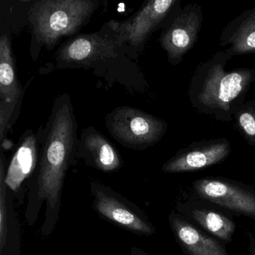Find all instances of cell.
I'll return each instance as SVG.
<instances>
[{"label":"cell","instance_id":"obj_10","mask_svg":"<svg viewBox=\"0 0 255 255\" xmlns=\"http://www.w3.org/2000/svg\"><path fill=\"white\" fill-rule=\"evenodd\" d=\"M231 144L226 138L196 141L180 149L163 164L166 174L193 172L226 160L231 153Z\"/></svg>","mask_w":255,"mask_h":255},{"label":"cell","instance_id":"obj_7","mask_svg":"<svg viewBox=\"0 0 255 255\" xmlns=\"http://www.w3.org/2000/svg\"><path fill=\"white\" fill-rule=\"evenodd\" d=\"M202 8L197 3L178 7L172 13L159 37V44L166 52L173 66L179 65L198 40L203 23Z\"/></svg>","mask_w":255,"mask_h":255},{"label":"cell","instance_id":"obj_5","mask_svg":"<svg viewBox=\"0 0 255 255\" xmlns=\"http://www.w3.org/2000/svg\"><path fill=\"white\" fill-rule=\"evenodd\" d=\"M192 191L194 198L255 220V186L224 177H210L194 180Z\"/></svg>","mask_w":255,"mask_h":255},{"label":"cell","instance_id":"obj_21","mask_svg":"<svg viewBox=\"0 0 255 255\" xmlns=\"http://www.w3.org/2000/svg\"><path fill=\"white\" fill-rule=\"evenodd\" d=\"M130 255H151L143 249L138 247H132L130 249Z\"/></svg>","mask_w":255,"mask_h":255},{"label":"cell","instance_id":"obj_1","mask_svg":"<svg viewBox=\"0 0 255 255\" xmlns=\"http://www.w3.org/2000/svg\"><path fill=\"white\" fill-rule=\"evenodd\" d=\"M41 159L36 177L29 187L25 217L35 222L43 204L42 230L51 233L59 219L62 189L67 172L77 157V124L68 94L59 95L41 135Z\"/></svg>","mask_w":255,"mask_h":255},{"label":"cell","instance_id":"obj_14","mask_svg":"<svg viewBox=\"0 0 255 255\" xmlns=\"http://www.w3.org/2000/svg\"><path fill=\"white\" fill-rule=\"evenodd\" d=\"M219 45L231 56L255 53V5L239 14L224 28Z\"/></svg>","mask_w":255,"mask_h":255},{"label":"cell","instance_id":"obj_6","mask_svg":"<svg viewBox=\"0 0 255 255\" xmlns=\"http://www.w3.org/2000/svg\"><path fill=\"white\" fill-rule=\"evenodd\" d=\"M91 193L94 208L101 217L139 235L151 236L156 233L144 212L110 186L92 182Z\"/></svg>","mask_w":255,"mask_h":255},{"label":"cell","instance_id":"obj_19","mask_svg":"<svg viewBox=\"0 0 255 255\" xmlns=\"http://www.w3.org/2000/svg\"><path fill=\"white\" fill-rule=\"evenodd\" d=\"M249 253L248 255H255V235L249 234Z\"/></svg>","mask_w":255,"mask_h":255},{"label":"cell","instance_id":"obj_20","mask_svg":"<svg viewBox=\"0 0 255 255\" xmlns=\"http://www.w3.org/2000/svg\"><path fill=\"white\" fill-rule=\"evenodd\" d=\"M1 145H2V150H9L10 149L12 148L13 146H14V143H13L11 140L5 138L1 141Z\"/></svg>","mask_w":255,"mask_h":255},{"label":"cell","instance_id":"obj_15","mask_svg":"<svg viewBox=\"0 0 255 255\" xmlns=\"http://www.w3.org/2000/svg\"><path fill=\"white\" fill-rule=\"evenodd\" d=\"M41 135L27 131L20 138L5 172V183L11 190L17 192L23 182L32 175L38 162Z\"/></svg>","mask_w":255,"mask_h":255},{"label":"cell","instance_id":"obj_16","mask_svg":"<svg viewBox=\"0 0 255 255\" xmlns=\"http://www.w3.org/2000/svg\"><path fill=\"white\" fill-rule=\"evenodd\" d=\"M20 95L11 41L5 34L0 38V107L12 113Z\"/></svg>","mask_w":255,"mask_h":255},{"label":"cell","instance_id":"obj_11","mask_svg":"<svg viewBox=\"0 0 255 255\" xmlns=\"http://www.w3.org/2000/svg\"><path fill=\"white\" fill-rule=\"evenodd\" d=\"M175 210L186 220L224 244L232 242L237 224L228 210L210 201L194 197L177 203Z\"/></svg>","mask_w":255,"mask_h":255},{"label":"cell","instance_id":"obj_18","mask_svg":"<svg viewBox=\"0 0 255 255\" xmlns=\"http://www.w3.org/2000/svg\"><path fill=\"white\" fill-rule=\"evenodd\" d=\"M5 166L2 155L0 159V250L2 252L8 237V212H7V186Z\"/></svg>","mask_w":255,"mask_h":255},{"label":"cell","instance_id":"obj_8","mask_svg":"<svg viewBox=\"0 0 255 255\" xmlns=\"http://www.w3.org/2000/svg\"><path fill=\"white\" fill-rule=\"evenodd\" d=\"M179 0H152L146 2L132 17L122 22L112 20L109 26L121 45L125 43L138 47L145 44L150 35L166 24L172 13L180 7Z\"/></svg>","mask_w":255,"mask_h":255},{"label":"cell","instance_id":"obj_3","mask_svg":"<svg viewBox=\"0 0 255 255\" xmlns=\"http://www.w3.org/2000/svg\"><path fill=\"white\" fill-rule=\"evenodd\" d=\"M92 0H41L29 10L33 39L51 50L65 37L76 35L98 8Z\"/></svg>","mask_w":255,"mask_h":255},{"label":"cell","instance_id":"obj_2","mask_svg":"<svg viewBox=\"0 0 255 255\" xmlns=\"http://www.w3.org/2000/svg\"><path fill=\"white\" fill-rule=\"evenodd\" d=\"M232 57L225 50L215 53L195 69L188 89L189 102L196 111L223 122L234 120V112L255 82L252 68L226 71Z\"/></svg>","mask_w":255,"mask_h":255},{"label":"cell","instance_id":"obj_4","mask_svg":"<svg viewBox=\"0 0 255 255\" xmlns=\"http://www.w3.org/2000/svg\"><path fill=\"white\" fill-rule=\"evenodd\" d=\"M105 122L116 141L135 150H144L157 144L168 129L163 119L128 106L116 107L107 115Z\"/></svg>","mask_w":255,"mask_h":255},{"label":"cell","instance_id":"obj_13","mask_svg":"<svg viewBox=\"0 0 255 255\" xmlns=\"http://www.w3.org/2000/svg\"><path fill=\"white\" fill-rule=\"evenodd\" d=\"M77 157L104 172H113L122 168V156L114 144L93 126L83 129L79 138Z\"/></svg>","mask_w":255,"mask_h":255},{"label":"cell","instance_id":"obj_17","mask_svg":"<svg viewBox=\"0 0 255 255\" xmlns=\"http://www.w3.org/2000/svg\"><path fill=\"white\" fill-rule=\"evenodd\" d=\"M234 119L243 138L255 147V100L242 104L234 112Z\"/></svg>","mask_w":255,"mask_h":255},{"label":"cell","instance_id":"obj_12","mask_svg":"<svg viewBox=\"0 0 255 255\" xmlns=\"http://www.w3.org/2000/svg\"><path fill=\"white\" fill-rule=\"evenodd\" d=\"M168 219L176 242L185 255H230L222 242L177 212L171 211Z\"/></svg>","mask_w":255,"mask_h":255},{"label":"cell","instance_id":"obj_9","mask_svg":"<svg viewBox=\"0 0 255 255\" xmlns=\"http://www.w3.org/2000/svg\"><path fill=\"white\" fill-rule=\"evenodd\" d=\"M117 36H107L99 33L83 34L72 37L62 44L56 53L59 68L89 66L98 59L116 56L121 47Z\"/></svg>","mask_w":255,"mask_h":255}]
</instances>
